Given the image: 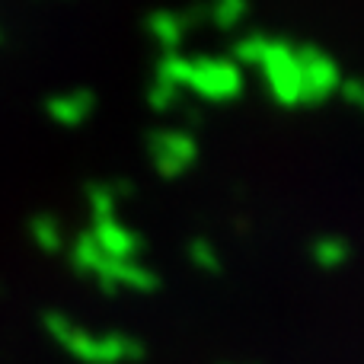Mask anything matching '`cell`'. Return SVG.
I'll return each mask as SVG.
<instances>
[{
	"label": "cell",
	"mask_w": 364,
	"mask_h": 364,
	"mask_svg": "<svg viewBox=\"0 0 364 364\" xmlns=\"http://www.w3.org/2000/svg\"><path fill=\"white\" fill-rule=\"evenodd\" d=\"M32 237L38 240V246H42V250H58V243H61L55 220H48V218H38L36 224H32Z\"/></svg>",
	"instance_id": "obj_1"
}]
</instances>
